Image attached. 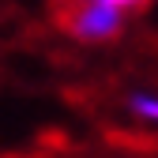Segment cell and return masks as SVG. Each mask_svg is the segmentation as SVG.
<instances>
[{"instance_id":"7a4b0ae2","label":"cell","mask_w":158,"mask_h":158,"mask_svg":"<svg viewBox=\"0 0 158 158\" xmlns=\"http://www.w3.org/2000/svg\"><path fill=\"white\" fill-rule=\"evenodd\" d=\"M128 113L143 124H158V90H151V87L132 90L128 94Z\"/></svg>"},{"instance_id":"3957f363","label":"cell","mask_w":158,"mask_h":158,"mask_svg":"<svg viewBox=\"0 0 158 158\" xmlns=\"http://www.w3.org/2000/svg\"><path fill=\"white\" fill-rule=\"evenodd\" d=\"M106 4H113V8H121V11H143L147 4H154V0H106Z\"/></svg>"},{"instance_id":"277c9868","label":"cell","mask_w":158,"mask_h":158,"mask_svg":"<svg viewBox=\"0 0 158 158\" xmlns=\"http://www.w3.org/2000/svg\"><path fill=\"white\" fill-rule=\"evenodd\" d=\"M60 4H64V8H72V4H83V0H60Z\"/></svg>"},{"instance_id":"6da1fadb","label":"cell","mask_w":158,"mask_h":158,"mask_svg":"<svg viewBox=\"0 0 158 158\" xmlns=\"http://www.w3.org/2000/svg\"><path fill=\"white\" fill-rule=\"evenodd\" d=\"M64 11H68L64 15V30L83 45H106L113 38H121L124 15H128L121 8L106 4V0H83V4H72Z\"/></svg>"}]
</instances>
